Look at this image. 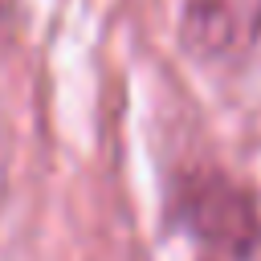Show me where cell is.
Wrapping results in <instances>:
<instances>
[{
    "instance_id": "6da1fadb",
    "label": "cell",
    "mask_w": 261,
    "mask_h": 261,
    "mask_svg": "<svg viewBox=\"0 0 261 261\" xmlns=\"http://www.w3.org/2000/svg\"><path fill=\"white\" fill-rule=\"evenodd\" d=\"M184 33L208 57H241L261 41V0H184Z\"/></svg>"
},
{
    "instance_id": "7a4b0ae2",
    "label": "cell",
    "mask_w": 261,
    "mask_h": 261,
    "mask_svg": "<svg viewBox=\"0 0 261 261\" xmlns=\"http://www.w3.org/2000/svg\"><path fill=\"white\" fill-rule=\"evenodd\" d=\"M192 212H196V224L224 249H245L257 237L249 204L232 192H200V200H192Z\"/></svg>"
}]
</instances>
